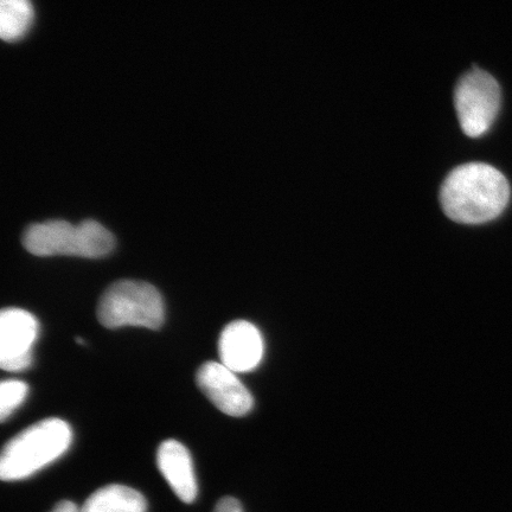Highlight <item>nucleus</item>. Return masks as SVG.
Returning a JSON list of instances; mask_svg holds the SVG:
<instances>
[{
    "instance_id": "9",
    "label": "nucleus",
    "mask_w": 512,
    "mask_h": 512,
    "mask_svg": "<svg viewBox=\"0 0 512 512\" xmlns=\"http://www.w3.org/2000/svg\"><path fill=\"white\" fill-rule=\"evenodd\" d=\"M157 464L170 488L184 503L197 496V482L187 447L176 440H166L158 448Z\"/></svg>"
},
{
    "instance_id": "1",
    "label": "nucleus",
    "mask_w": 512,
    "mask_h": 512,
    "mask_svg": "<svg viewBox=\"0 0 512 512\" xmlns=\"http://www.w3.org/2000/svg\"><path fill=\"white\" fill-rule=\"evenodd\" d=\"M510 185L501 171L489 164L469 163L450 172L440 190L448 219L480 224L496 219L508 206Z\"/></svg>"
},
{
    "instance_id": "4",
    "label": "nucleus",
    "mask_w": 512,
    "mask_h": 512,
    "mask_svg": "<svg viewBox=\"0 0 512 512\" xmlns=\"http://www.w3.org/2000/svg\"><path fill=\"white\" fill-rule=\"evenodd\" d=\"M164 303L157 288L136 280H120L102 294L99 322L107 329L139 326L157 330L164 323Z\"/></svg>"
},
{
    "instance_id": "10",
    "label": "nucleus",
    "mask_w": 512,
    "mask_h": 512,
    "mask_svg": "<svg viewBox=\"0 0 512 512\" xmlns=\"http://www.w3.org/2000/svg\"><path fill=\"white\" fill-rule=\"evenodd\" d=\"M146 509V499L139 491L113 484L95 491L81 512H146Z\"/></svg>"
},
{
    "instance_id": "12",
    "label": "nucleus",
    "mask_w": 512,
    "mask_h": 512,
    "mask_svg": "<svg viewBox=\"0 0 512 512\" xmlns=\"http://www.w3.org/2000/svg\"><path fill=\"white\" fill-rule=\"evenodd\" d=\"M29 393L28 384L18 380H6L0 386V418H6L22 405Z\"/></svg>"
},
{
    "instance_id": "2",
    "label": "nucleus",
    "mask_w": 512,
    "mask_h": 512,
    "mask_svg": "<svg viewBox=\"0 0 512 512\" xmlns=\"http://www.w3.org/2000/svg\"><path fill=\"white\" fill-rule=\"evenodd\" d=\"M72 440V428L66 421L51 418L37 422L5 445L0 477L12 482L34 475L66 453Z\"/></svg>"
},
{
    "instance_id": "6",
    "label": "nucleus",
    "mask_w": 512,
    "mask_h": 512,
    "mask_svg": "<svg viewBox=\"0 0 512 512\" xmlns=\"http://www.w3.org/2000/svg\"><path fill=\"white\" fill-rule=\"evenodd\" d=\"M40 324L32 313L10 307L0 313V367L22 371L31 366Z\"/></svg>"
},
{
    "instance_id": "11",
    "label": "nucleus",
    "mask_w": 512,
    "mask_h": 512,
    "mask_svg": "<svg viewBox=\"0 0 512 512\" xmlns=\"http://www.w3.org/2000/svg\"><path fill=\"white\" fill-rule=\"evenodd\" d=\"M34 21L30 0H0V36L5 42L21 40Z\"/></svg>"
},
{
    "instance_id": "3",
    "label": "nucleus",
    "mask_w": 512,
    "mask_h": 512,
    "mask_svg": "<svg viewBox=\"0 0 512 512\" xmlns=\"http://www.w3.org/2000/svg\"><path fill=\"white\" fill-rule=\"evenodd\" d=\"M23 246L37 256L74 255L102 258L113 251L115 239L110 230L94 220L73 226L67 221L31 224L23 235Z\"/></svg>"
},
{
    "instance_id": "13",
    "label": "nucleus",
    "mask_w": 512,
    "mask_h": 512,
    "mask_svg": "<svg viewBox=\"0 0 512 512\" xmlns=\"http://www.w3.org/2000/svg\"><path fill=\"white\" fill-rule=\"evenodd\" d=\"M214 512H243V508L238 499L233 497H224L217 503Z\"/></svg>"
},
{
    "instance_id": "5",
    "label": "nucleus",
    "mask_w": 512,
    "mask_h": 512,
    "mask_svg": "<svg viewBox=\"0 0 512 512\" xmlns=\"http://www.w3.org/2000/svg\"><path fill=\"white\" fill-rule=\"evenodd\" d=\"M501 101V87L494 76L478 68L462 76L454 92V104L466 136L478 138L488 132L501 108Z\"/></svg>"
},
{
    "instance_id": "8",
    "label": "nucleus",
    "mask_w": 512,
    "mask_h": 512,
    "mask_svg": "<svg viewBox=\"0 0 512 512\" xmlns=\"http://www.w3.org/2000/svg\"><path fill=\"white\" fill-rule=\"evenodd\" d=\"M264 351V339L252 323L235 320L223 329L219 341L221 363L234 373L258 368Z\"/></svg>"
},
{
    "instance_id": "14",
    "label": "nucleus",
    "mask_w": 512,
    "mask_h": 512,
    "mask_svg": "<svg viewBox=\"0 0 512 512\" xmlns=\"http://www.w3.org/2000/svg\"><path fill=\"white\" fill-rule=\"evenodd\" d=\"M50 512H81V510L78 508V505H76L73 502L69 501H63L59 504L55 505V508L51 510Z\"/></svg>"
},
{
    "instance_id": "7",
    "label": "nucleus",
    "mask_w": 512,
    "mask_h": 512,
    "mask_svg": "<svg viewBox=\"0 0 512 512\" xmlns=\"http://www.w3.org/2000/svg\"><path fill=\"white\" fill-rule=\"evenodd\" d=\"M235 374L223 363L207 362L198 369L196 382L217 409L238 418L252 411L254 400Z\"/></svg>"
}]
</instances>
